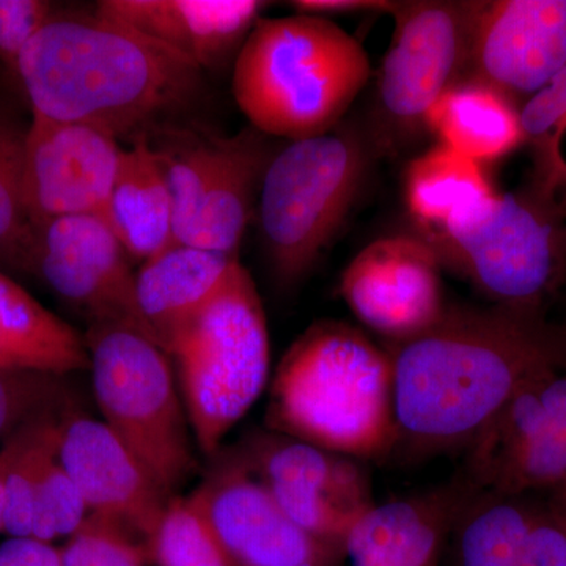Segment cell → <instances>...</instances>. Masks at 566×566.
<instances>
[{"instance_id":"1","label":"cell","mask_w":566,"mask_h":566,"mask_svg":"<svg viewBox=\"0 0 566 566\" xmlns=\"http://www.w3.org/2000/svg\"><path fill=\"white\" fill-rule=\"evenodd\" d=\"M387 349L397 447L431 455L468 449L528 379L566 371V326L534 308L447 305L430 331Z\"/></svg>"},{"instance_id":"2","label":"cell","mask_w":566,"mask_h":566,"mask_svg":"<svg viewBox=\"0 0 566 566\" xmlns=\"http://www.w3.org/2000/svg\"><path fill=\"white\" fill-rule=\"evenodd\" d=\"M18 81L33 117L139 139L200 95L202 70L128 25L59 7L22 52Z\"/></svg>"},{"instance_id":"3","label":"cell","mask_w":566,"mask_h":566,"mask_svg":"<svg viewBox=\"0 0 566 566\" xmlns=\"http://www.w3.org/2000/svg\"><path fill=\"white\" fill-rule=\"evenodd\" d=\"M268 427L356 460L397 449L394 363L357 327L316 322L282 357L271 385Z\"/></svg>"},{"instance_id":"4","label":"cell","mask_w":566,"mask_h":566,"mask_svg":"<svg viewBox=\"0 0 566 566\" xmlns=\"http://www.w3.org/2000/svg\"><path fill=\"white\" fill-rule=\"evenodd\" d=\"M371 76L359 40L331 18H260L233 62L232 92L251 128L289 142L333 132Z\"/></svg>"},{"instance_id":"5","label":"cell","mask_w":566,"mask_h":566,"mask_svg":"<svg viewBox=\"0 0 566 566\" xmlns=\"http://www.w3.org/2000/svg\"><path fill=\"white\" fill-rule=\"evenodd\" d=\"M441 270L491 304L545 311L566 281V218L546 182L491 193L439 229H416Z\"/></svg>"},{"instance_id":"6","label":"cell","mask_w":566,"mask_h":566,"mask_svg":"<svg viewBox=\"0 0 566 566\" xmlns=\"http://www.w3.org/2000/svg\"><path fill=\"white\" fill-rule=\"evenodd\" d=\"M375 158L367 133L352 122L274 153L256 216L279 285L292 289L314 271L359 199Z\"/></svg>"},{"instance_id":"7","label":"cell","mask_w":566,"mask_h":566,"mask_svg":"<svg viewBox=\"0 0 566 566\" xmlns=\"http://www.w3.org/2000/svg\"><path fill=\"white\" fill-rule=\"evenodd\" d=\"M167 354L177 367L193 441L212 455L259 400L270 376L266 315L241 262Z\"/></svg>"},{"instance_id":"8","label":"cell","mask_w":566,"mask_h":566,"mask_svg":"<svg viewBox=\"0 0 566 566\" xmlns=\"http://www.w3.org/2000/svg\"><path fill=\"white\" fill-rule=\"evenodd\" d=\"M84 342L103 422L172 499L197 465L172 359L133 327L92 324Z\"/></svg>"},{"instance_id":"9","label":"cell","mask_w":566,"mask_h":566,"mask_svg":"<svg viewBox=\"0 0 566 566\" xmlns=\"http://www.w3.org/2000/svg\"><path fill=\"white\" fill-rule=\"evenodd\" d=\"M480 7L482 0L392 3L394 35L379 69L365 128L376 158L420 139L434 104L469 76Z\"/></svg>"},{"instance_id":"10","label":"cell","mask_w":566,"mask_h":566,"mask_svg":"<svg viewBox=\"0 0 566 566\" xmlns=\"http://www.w3.org/2000/svg\"><path fill=\"white\" fill-rule=\"evenodd\" d=\"M469 482L531 495L566 483V371L528 379L465 449Z\"/></svg>"},{"instance_id":"11","label":"cell","mask_w":566,"mask_h":566,"mask_svg":"<svg viewBox=\"0 0 566 566\" xmlns=\"http://www.w3.org/2000/svg\"><path fill=\"white\" fill-rule=\"evenodd\" d=\"M240 457L297 526L342 553L354 523L375 505L356 458L273 431L253 438Z\"/></svg>"},{"instance_id":"12","label":"cell","mask_w":566,"mask_h":566,"mask_svg":"<svg viewBox=\"0 0 566 566\" xmlns=\"http://www.w3.org/2000/svg\"><path fill=\"white\" fill-rule=\"evenodd\" d=\"M132 262L103 214L69 216L36 232L32 274L92 324L133 327L150 337L137 305Z\"/></svg>"},{"instance_id":"13","label":"cell","mask_w":566,"mask_h":566,"mask_svg":"<svg viewBox=\"0 0 566 566\" xmlns=\"http://www.w3.org/2000/svg\"><path fill=\"white\" fill-rule=\"evenodd\" d=\"M340 296L354 316L387 345L415 340L447 308L441 266L417 234H397L365 245L342 274Z\"/></svg>"},{"instance_id":"14","label":"cell","mask_w":566,"mask_h":566,"mask_svg":"<svg viewBox=\"0 0 566 566\" xmlns=\"http://www.w3.org/2000/svg\"><path fill=\"white\" fill-rule=\"evenodd\" d=\"M191 495L234 566H337L345 556L297 526L240 455Z\"/></svg>"},{"instance_id":"15","label":"cell","mask_w":566,"mask_h":566,"mask_svg":"<svg viewBox=\"0 0 566 566\" xmlns=\"http://www.w3.org/2000/svg\"><path fill=\"white\" fill-rule=\"evenodd\" d=\"M118 140L88 126L33 117L25 133L24 203L33 229L102 214L120 167Z\"/></svg>"},{"instance_id":"16","label":"cell","mask_w":566,"mask_h":566,"mask_svg":"<svg viewBox=\"0 0 566 566\" xmlns=\"http://www.w3.org/2000/svg\"><path fill=\"white\" fill-rule=\"evenodd\" d=\"M566 65V0H482L471 76L526 103Z\"/></svg>"},{"instance_id":"17","label":"cell","mask_w":566,"mask_h":566,"mask_svg":"<svg viewBox=\"0 0 566 566\" xmlns=\"http://www.w3.org/2000/svg\"><path fill=\"white\" fill-rule=\"evenodd\" d=\"M59 460L88 513L118 521L145 545L170 497L103 420L76 412L63 417Z\"/></svg>"},{"instance_id":"18","label":"cell","mask_w":566,"mask_h":566,"mask_svg":"<svg viewBox=\"0 0 566 566\" xmlns=\"http://www.w3.org/2000/svg\"><path fill=\"white\" fill-rule=\"evenodd\" d=\"M268 6L260 0H102L95 13L128 25L203 71L234 62Z\"/></svg>"},{"instance_id":"19","label":"cell","mask_w":566,"mask_h":566,"mask_svg":"<svg viewBox=\"0 0 566 566\" xmlns=\"http://www.w3.org/2000/svg\"><path fill=\"white\" fill-rule=\"evenodd\" d=\"M479 491L453 483L375 504L346 535L345 556L353 566H439L446 539Z\"/></svg>"},{"instance_id":"20","label":"cell","mask_w":566,"mask_h":566,"mask_svg":"<svg viewBox=\"0 0 566 566\" xmlns=\"http://www.w3.org/2000/svg\"><path fill=\"white\" fill-rule=\"evenodd\" d=\"M240 256L191 244H170L136 271L137 305L164 352L211 303Z\"/></svg>"},{"instance_id":"21","label":"cell","mask_w":566,"mask_h":566,"mask_svg":"<svg viewBox=\"0 0 566 566\" xmlns=\"http://www.w3.org/2000/svg\"><path fill=\"white\" fill-rule=\"evenodd\" d=\"M273 156L268 136L253 128L214 142L199 210L185 240L178 244L240 256L253 203Z\"/></svg>"},{"instance_id":"22","label":"cell","mask_w":566,"mask_h":566,"mask_svg":"<svg viewBox=\"0 0 566 566\" xmlns=\"http://www.w3.org/2000/svg\"><path fill=\"white\" fill-rule=\"evenodd\" d=\"M129 259L147 262L174 244V208L163 153L145 137L123 148L120 167L102 212Z\"/></svg>"},{"instance_id":"23","label":"cell","mask_w":566,"mask_h":566,"mask_svg":"<svg viewBox=\"0 0 566 566\" xmlns=\"http://www.w3.org/2000/svg\"><path fill=\"white\" fill-rule=\"evenodd\" d=\"M427 133L438 144L479 164L499 161L526 144L521 106L501 88L465 76L434 104Z\"/></svg>"},{"instance_id":"24","label":"cell","mask_w":566,"mask_h":566,"mask_svg":"<svg viewBox=\"0 0 566 566\" xmlns=\"http://www.w3.org/2000/svg\"><path fill=\"white\" fill-rule=\"evenodd\" d=\"M88 367L80 334L0 271V368L70 375Z\"/></svg>"},{"instance_id":"25","label":"cell","mask_w":566,"mask_h":566,"mask_svg":"<svg viewBox=\"0 0 566 566\" xmlns=\"http://www.w3.org/2000/svg\"><path fill=\"white\" fill-rule=\"evenodd\" d=\"M403 188L416 229H439L458 211L495 192L482 164L441 144L408 163Z\"/></svg>"},{"instance_id":"26","label":"cell","mask_w":566,"mask_h":566,"mask_svg":"<svg viewBox=\"0 0 566 566\" xmlns=\"http://www.w3.org/2000/svg\"><path fill=\"white\" fill-rule=\"evenodd\" d=\"M542 501L480 490L458 521V566H516Z\"/></svg>"},{"instance_id":"27","label":"cell","mask_w":566,"mask_h":566,"mask_svg":"<svg viewBox=\"0 0 566 566\" xmlns=\"http://www.w3.org/2000/svg\"><path fill=\"white\" fill-rule=\"evenodd\" d=\"M66 415H50L32 420L0 444L6 479L3 532L10 538H32L36 494L48 461L57 453L59 431Z\"/></svg>"},{"instance_id":"28","label":"cell","mask_w":566,"mask_h":566,"mask_svg":"<svg viewBox=\"0 0 566 566\" xmlns=\"http://www.w3.org/2000/svg\"><path fill=\"white\" fill-rule=\"evenodd\" d=\"M25 133L0 107V271L32 274L36 230L22 189Z\"/></svg>"},{"instance_id":"29","label":"cell","mask_w":566,"mask_h":566,"mask_svg":"<svg viewBox=\"0 0 566 566\" xmlns=\"http://www.w3.org/2000/svg\"><path fill=\"white\" fill-rule=\"evenodd\" d=\"M145 549L159 566H234L192 495L170 499Z\"/></svg>"},{"instance_id":"30","label":"cell","mask_w":566,"mask_h":566,"mask_svg":"<svg viewBox=\"0 0 566 566\" xmlns=\"http://www.w3.org/2000/svg\"><path fill=\"white\" fill-rule=\"evenodd\" d=\"M70 400L63 375L0 368V444L32 420L71 412Z\"/></svg>"},{"instance_id":"31","label":"cell","mask_w":566,"mask_h":566,"mask_svg":"<svg viewBox=\"0 0 566 566\" xmlns=\"http://www.w3.org/2000/svg\"><path fill=\"white\" fill-rule=\"evenodd\" d=\"M63 566H145L144 543L118 521L88 513L62 547Z\"/></svg>"},{"instance_id":"32","label":"cell","mask_w":566,"mask_h":566,"mask_svg":"<svg viewBox=\"0 0 566 566\" xmlns=\"http://www.w3.org/2000/svg\"><path fill=\"white\" fill-rule=\"evenodd\" d=\"M214 155V142L199 144L166 161L174 208V243H182L199 210L205 182Z\"/></svg>"},{"instance_id":"33","label":"cell","mask_w":566,"mask_h":566,"mask_svg":"<svg viewBox=\"0 0 566 566\" xmlns=\"http://www.w3.org/2000/svg\"><path fill=\"white\" fill-rule=\"evenodd\" d=\"M57 9L48 0H0V62L11 76L18 80L22 52Z\"/></svg>"},{"instance_id":"34","label":"cell","mask_w":566,"mask_h":566,"mask_svg":"<svg viewBox=\"0 0 566 566\" xmlns=\"http://www.w3.org/2000/svg\"><path fill=\"white\" fill-rule=\"evenodd\" d=\"M521 123L532 147L547 140L560 144L566 132V65L521 106Z\"/></svg>"},{"instance_id":"35","label":"cell","mask_w":566,"mask_h":566,"mask_svg":"<svg viewBox=\"0 0 566 566\" xmlns=\"http://www.w3.org/2000/svg\"><path fill=\"white\" fill-rule=\"evenodd\" d=\"M516 566H566V527L542 501Z\"/></svg>"},{"instance_id":"36","label":"cell","mask_w":566,"mask_h":566,"mask_svg":"<svg viewBox=\"0 0 566 566\" xmlns=\"http://www.w3.org/2000/svg\"><path fill=\"white\" fill-rule=\"evenodd\" d=\"M0 566H63L61 551L32 538H9L0 545Z\"/></svg>"},{"instance_id":"37","label":"cell","mask_w":566,"mask_h":566,"mask_svg":"<svg viewBox=\"0 0 566 566\" xmlns=\"http://www.w3.org/2000/svg\"><path fill=\"white\" fill-rule=\"evenodd\" d=\"M394 2L386 0H294L289 6L297 14L311 17H337V14L387 13Z\"/></svg>"},{"instance_id":"38","label":"cell","mask_w":566,"mask_h":566,"mask_svg":"<svg viewBox=\"0 0 566 566\" xmlns=\"http://www.w3.org/2000/svg\"><path fill=\"white\" fill-rule=\"evenodd\" d=\"M532 177L546 182L556 191L558 207L566 218V159L562 151L549 153L543 158L535 159Z\"/></svg>"},{"instance_id":"39","label":"cell","mask_w":566,"mask_h":566,"mask_svg":"<svg viewBox=\"0 0 566 566\" xmlns=\"http://www.w3.org/2000/svg\"><path fill=\"white\" fill-rule=\"evenodd\" d=\"M546 504L560 517L566 527V483L547 493Z\"/></svg>"},{"instance_id":"40","label":"cell","mask_w":566,"mask_h":566,"mask_svg":"<svg viewBox=\"0 0 566 566\" xmlns=\"http://www.w3.org/2000/svg\"><path fill=\"white\" fill-rule=\"evenodd\" d=\"M3 515H6V479H3V465L0 460V532H3Z\"/></svg>"}]
</instances>
